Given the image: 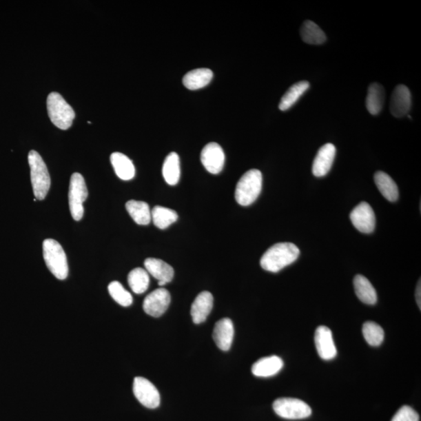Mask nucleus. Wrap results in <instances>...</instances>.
Here are the masks:
<instances>
[{"instance_id":"473e14b6","label":"nucleus","mask_w":421,"mask_h":421,"mask_svg":"<svg viewBox=\"0 0 421 421\" xmlns=\"http://www.w3.org/2000/svg\"><path fill=\"white\" fill-rule=\"evenodd\" d=\"M420 293H421V286H420V280L419 281L418 284V287H417V289H416V300H417V303L420 309L421 308V296H420Z\"/></svg>"},{"instance_id":"a211bd4d","label":"nucleus","mask_w":421,"mask_h":421,"mask_svg":"<svg viewBox=\"0 0 421 421\" xmlns=\"http://www.w3.org/2000/svg\"><path fill=\"white\" fill-rule=\"evenodd\" d=\"M283 367V361L277 356H271L260 359L252 366V373L254 376L269 378L274 376L280 372Z\"/></svg>"},{"instance_id":"c85d7f7f","label":"nucleus","mask_w":421,"mask_h":421,"mask_svg":"<svg viewBox=\"0 0 421 421\" xmlns=\"http://www.w3.org/2000/svg\"><path fill=\"white\" fill-rule=\"evenodd\" d=\"M150 275L144 269L136 268L130 271L128 275L129 286L135 294H144L150 287Z\"/></svg>"},{"instance_id":"aec40b11","label":"nucleus","mask_w":421,"mask_h":421,"mask_svg":"<svg viewBox=\"0 0 421 421\" xmlns=\"http://www.w3.org/2000/svg\"><path fill=\"white\" fill-rule=\"evenodd\" d=\"M213 78V72L210 69L200 68L189 71L183 76V83L189 90H198L209 84Z\"/></svg>"},{"instance_id":"39448f33","label":"nucleus","mask_w":421,"mask_h":421,"mask_svg":"<svg viewBox=\"0 0 421 421\" xmlns=\"http://www.w3.org/2000/svg\"><path fill=\"white\" fill-rule=\"evenodd\" d=\"M47 110L52 123L58 128L68 130L72 126L75 112L61 94L52 92L49 94Z\"/></svg>"},{"instance_id":"cd10ccee","label":"nucleus","mask_w":421,"mask_h":421,"mask_svg":"<svg viewBox=\"0 0 421 421\" xmlns=\"http://www.w3.org/2000/svg\"><path fill=\"white\" fill-rule=\"evenodd\" d=\"M152 213V220L158 229H164L174 223L178 218L177 213L174 210L163 206H156Z\"/></svg>"},{"instance_id":"7ed1b4c3","label":"nucleus","mask_w":421,"mask_h":421,"mask_svg":"<svg viewBox=\"0 0 421 421\" xmlns=\"http://www.w3.org/2000/svg\"><path fill=\"white\" fill-rule=\"evenodd\" d=\"M28 163L31 170V181L34 196L37 200H44L51 185L48 169L37 151L29 152Z\"/></svg>"},{"instance_id":"a878e982","label":"nucleus","mask_w":421,"mask_h":421,"mask_svg":"<svg viewBox=\"0 0 421 421\" xmlns=\"http://www.w3.org/2000/svg\"><path fill=\"white\" fill-rule=\"evenodd\" d=\"M126 209L133 220L141 225H146L152 220L150 207L144 201H129L126 204Z\"/></svg>"},{"instance_id":"2eb2a0df","label":"nucleus","mask_w":421,"mask_h":421,"mask_svg":"<svg viewBox=\"0 0 421 421\" xmlns=\"http://www.w3.org/2000/svg\"><path fill=\"white\" fill-rule=\"evenodd\" d=\"M234 327L229 318H223L216 324L213 331V340L223 351H229L234 341Z\"/></svg>"},{"instance_id":"c756f323","label":"nucleus","mask_w":421,"mask_h":421,"mask_svg":"<svg viewBox=\"0 0 421 421\" xmlns=\"http://www.w3.org/2000/svg\"><path fill=\"white\" fill-rule=\"evenodd\" d=\"M363 335L367 343L371 347L380 346L383 342L384 333L380 325L376 322H367L363 325Z\"/></svg>"},{"instance_id":"1a4fd4ad","label":"nucleus","mask_w":421,"mask_h":421,"mask_svg":"<svg viewBox=\"0 0 421 421\" xmlns=\"http://www.w3.org/2000/svg\"><path fill=\"white\" fill-rule=\"evenodd\" d=\"M171 302V296L167 289L159 288L148 294L143 303L145 312L154 318H158L167 311Z\"/></svg>"},{"instance_id":"ddd939ff","label":"nucleus","mask_w":421,"mask_h":421,"mask_svg":"<svg viewBox=\"0 0 421 421\" xmlns=\"http://www.w3.org/2000/svg\"><path fill=\"white\" fill-rule=\"evenodd\" d=\"M314 342L320 358L325 360H333L336 357L337 349L331 331L326 326H320L314 335Z\"/></svg>"},{"instance_id":"4468645a","label":"nucleus","mask_w":421,"mask_h":421,"mask_svg":"<svg viewBox=\"0 0 421 421\" xmlns=\"http://www.w3.org/2000/svg\"><path fill=\"white\" fill-rule=\"evenodd\" d=\"M336 150L333 144L323 145L314 158L312 165V173L317 177H322L327 175L334 162Z\"/></svg>"},{"instance_id":"9d476101","label":"nucleus","mask_w":421,"mask_h":421,"mask_svg":"<svg viewBox=\"0 0 421 421\" xmlns=\"http://www.w3.org/2000/svg\"><path fill=\"white\" fill-rule=\"evenodd\" d=\"M351 220L355 228L363 234H371L376 228V214L371 206L361 203L351 213Z\"/></svg>"},{"instance_id":"5701e85b","label":"nucleus","mask_w":421,"mask_h":421,"mask_svg":"<svg viewBox=\"0 0 421 421\" xmlns=\"http://www.w3.org/2000/svg\"><path fill=\"white\" fill-rule=\"evenodd\" d=\"M384 89L382 85L373 83L367 92L366 106L371 115L376 116L382 110L384 102Z\"/></svg>"},{"instance_id":"f8f14e48","label":"nucleus","mask_w":421,"mask_h":421,"mask_svg":"<svg viewBox=\"0 0 421 421\" xmlns=\"http://www.w3.org/2000/svg\"><path fill=\"white\" fill-rule=\"evenodd\" d=\"M411 93L406 85H397L390 101V112L396 118L408 116L411 109Z\"/></svg>"},{"instance_id":"423d86ee","label":"nucleus","mask_w":421,"mask_h":421,"mask_svg":"<svg viewBox=\"0 0 421 421\" xmlns=\"http://www.w3.org/2000/svg\"><path fill=\"white\" fill-rule=\"evenodd\" d=\"M88 192L84 177L79 173H75L70 178L69 189V206L73 218L80 221L84 216V204L88 198Z\"/></svg>"},{"instance_id":"20e7f679","label":"nucleus","mask_w":421,"mask_h":421,"mask_svg":"<svg viewBox=\"0 0 421 421\" xmlns=\"http://www.w3.org/2000/svg\"><path fill=\"white\" fill-rule=\"evenodd\" d=\"M43 248L47 268L58 280H66L69 268L67 255L62 246L55 240L47 239L43 242Z\"/></svg>"},{"instance_id":"f03ea898","label":"nucleus","mask_w":421,"mask_h":421,"mask_svg":"<svg viewBox=\"0 0 421 421\" xmlns=\"http://www.w3.org/2000/svg\"><path fill=\"white\" fill-rule=\"evenodd\" d=\"M263 181V174L258 170H249L243 175L236 187L237 203L242 206L253 204L262 192Z\"/></svg>"},{"instance_id":"7c9ffc66","label":"nucleus","mask_w":421,"mask_h":421,"mask_svg":"<svg viewBox=\"0 0 421 421\" xmlns=\"http://www.w3.org/2000/svg\"><path fill=\"white\" fill-rule=\"evenodd\" d=\"M109 293L116 303L123 307H129L133 303L132 295L127 289H124L123 285L117 281L112 282L108 287Z\"/></svg>"},{"instance_id":"f3484780","label":"nucleus","mask_w":421,"mask_h":421,"mask_svg":"<svg viewBox=\"0 0 421 421\" xmlns=\"http://www.w3.org/2000/svg\"><path fill=\"white\" fill-rule=\"evenodd\" d=\"M145 267L147 274L156 278L158 282L167 284L173 280L174 270L163 260L147 258L145 260Z\"/></svg>"},{"instance_id":"0eeeda50","label":"nucleus","mask_w":421,"mask_h":421,"mask_svg":"<svg viewBox=\"0 0 421 421\" xmlns=\"http://www.w3.org/2000/svg\"><path fill=\"white\" fill-rule=\"evenodd\" d=\"M274 410L278 416L288 420L309 418L311 408L306 402L294 398H280L274 402Z\"/></svg>"},{"instance_id":"dca6fc26","label":"nucleus","mask_w":421,"mask_h":421,"mask_svg":"<svg viewBox=\"0 0 421 421\" xmlns=\"http://www.w3.org/2000/svg\"><path fill=\"white\" fill-rule=\"evenodd\" d=\"M213 296L207 291L201 292L194 300L192 305L191 314L194 324H201L206 321L213 307Z\"/></svg>"},{"instance_id":"6ab92c4d","label":"nucleus","mask_w":421,"mask_h":421,"mask_svg":"<svg viewBox=\"0 0 421 421\" xmlns=\"http://www.w3.org/2000/svg\"><path fill=\"white\" fill-rule=\"evenodd\" d=\"M110 161L115 173L123 181L132 180L135 176V167L133 162L127 156L121 152L112 153Z\"/></svg>"},{"instance_id":"412c9836","label":"nucleus","mask_w":421,"mask_h":421,"mask_svg":"<svg viewBox=\"0 0 421 421\" xmlns=\"http://www.w3.org/2000/svg\"><path fill=\"white\" fill-rule=\"evenodd\" d=\"M355 293L363 303L373 305L377 303L376 290L371 282L363 276H356L353 280Z\"/></svg>"},{"instance_id":"f257e3e1","label":"nucleus","mask_w":421,"mask_h":421,"mask_svg":"<svg viewBox=\"0 0 421 421\" xmlns=\"http://www.w3.org/2000/svg\"><path fill=\"white\" fill-rule=\"evenodd\" d=\"M299 255V248L292 243H278L263 254L260 264L265 271L278 272L294 263Z\"/></svg>"},{"instance_id":"9b49d317","label":"nucleus","mask_w":421,"mask_h":421,"mask_svg":"<svg viewBox=\"0 0 421 421\" xmlns=\"http://www.w3.org/2000/svg\"><path fill=\"white\" fill-rule=\"evenodd\" d=\"M201 161L210 174L220 173L225 164V154L222 147L216 142L205 145L201 151Z\"/></svg>"},{"instance_id":"6e6552de","label":"nucleus","mask_w":421,"mask_h":421,"mask_svg":"<svg viewBox=\"0 0 421 421\" xmlns=\"http://www.w3.org/2000/svg\"><path fill=\"white\" fill-rule=\"evenodd\" d=\"M134 394L142 405L148 409H156L160 404L158 389L150 380L142 377L134 378Z\"/></svg>"},{"instance_id":"393cba45","label":"nucleus","mask_w":421,"mask_h":421,"mask_svg":"<svg viewBox=\"0 0 421 421\" xmlns=\"http://www.w3.org/2000/svg\"><path fill=\"white\" fill-rule=\"evenodd\" d=\"M163 175L165 182L171 186L177 185L181 178V163L179 156L171 152L165 158L163 167Z\"/></svg>"},{"instance_id":"2f4dec72","label":"nucleus","mask_w":421,"mask_h":421,"mask_svg":"<svg viewBox=\"0 0 421 421\" xmlns=\"http://www.w3.org/2000/svg\"><path fill=\"white\" fill-rule=\"evenodd\" d=\"M418 413L409 406H403L395 414L392 421H419Z\"/></svg>"},{"instance_id":"b1692460","label":"nucleus","mask_w":421,"mask_h":421,"mask_svg":"<svg viewBox=\"0 0 421 421\" xmlns=\"http://www.w3.org/2000/svg\"><path fill=\"white\" fill-rule=\"evenodd\" d=\"M310 88V83L306 81H299L290 87L281 99L278 108L281 111H287L298 102L300 98Z\"/></svg>"},{"instance_id":"bb28decb","label":"nucleus","mask_w":421,"mask_h":421,"mask_svg":"<svg viewBox=\"0 0 421 421\" xmlns=\"http://www.w3.org/2000/svg\"><path fill=\"white\" fill-rule=\"evenodd\" d=\"M300 37L307 44L322 45L325 43L326 35L316 23L306 21L300 28Z\"/></svg>"},{"instance_id":"4be33fe9","label":"nucleus","mask_w":421,"mask_h":421,"mask_svg":"<svg viewBox=\"0 0 421 421\" xmlns=\"http://www.w3.org/2000/svg\"><path fill=\"white\" fill-rule=\"evenodd\" d=\"M375 182L379 192L385 199L395 203L399 198V189L396 182L387 174L382 171H378L375 174Z\"/></svg>"}]
</instances>
